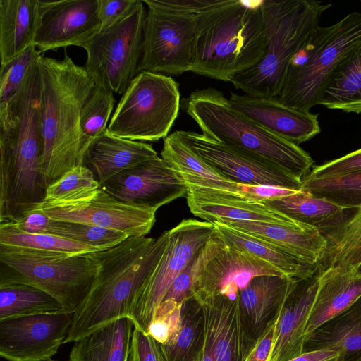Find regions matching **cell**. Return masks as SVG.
I'll return each instance as SVG.
<instances>
[{
  "instance_id": "obj_1",
  "label": "cell",
  "mask_w": 361,
  "mask_h": 361,
  "mask_svg": "<svg viewBox=\"0 0 361 361\" xmlns=\"http://www.w3.org/2000/svg\"><path fill=\"white\" fill-rule=\"evenodd\" d=\"M129 237L116 245L88 253L97 266L90 290L73 313L64 343L75 342L118 319L130 318L140 288L161 258L169 240Z\"/></svg>"
},
{
  "instance_id": "obj_2",
  "label": "cell",
  "mask_w": 361,
  "mask_h": 361,
  "mask_svg": "<svg viewBox=\"0 0 361 361\" xmlns=\"http://www.w3.org/2000/svg\"><path fill=\"white\" fill-rule=\"evenodd\" d=\"M41 170L47 186L70 169L84 166L90 142L80 126V112L94 87L85 68L66 54L63 60L39 57Z\"/></svg>"
},
{
  "instance_id": "obj_3",
  "label": "cell",
  "mask_w": 361,
  "mask_h": 361,
  "mask_svg": "<svg viewBox=\"0 0 361 361\" xmlns=\"http://www.w3.org/2000/svg\"><path fill=\"white\" fill-rule=\"evenodd\" d=\"M261 1L204 0L196 21L190 72L229 82L264 56Z\"/></svg>"
},
{
  "instance_id": "obj_4",
  "label": "cell",
  "mask_w": 361,
  "mask_h": 361,
  "mask_svg": "<svg viewBox=\"0 0 361 361\" xmlns=\"http://www.w3.org/2000/svg\"><path fill=\"white\" fill-rule=\"evenodd\" d=\"M331 6L315 0L261 1L265 53L256 65L229 82L245 94L278 97L290 61Z\"/></svg>"
},
{
  "instance_id": "obj_5",
  "label": "cell",
  "mask_w": 361,
  "mask_h": 361,
  "mask_svg": "<svg viewBox=\"0 0 361 361\" xmlns=\"http://www.w3.org/2000/svg\"><path fill=\"white\" fill-rule=\"evenodd\" d=\"M183 102V109L204 135L259 154L300 179L313 168L314 161L307 152L235 111L221 92L197 90Z\"/></svg>"
},
{
  "instance_id": "obj_6",
  "label": "cell",
  "mask_w": 361,
  "mask_h": 361,
  "mask_svg": "<svg viewBox=\"0 0 361 361\" xmlns=\"http://www.w3.org/2000/svg\"><path fill=\"white\" fill-rule=\"evenodd\" d=\"M361 40V13L353 12L328 27H317L289 63L277 99L285 106L310 111L319 104L334 68Z\"/></svg>"
},
{
  "instance_id": "obj_7",
  "label": "cell",
  "mask_w": 361,
  "mask_h": 361,
  "mask_svg": "<svg viewBox=\"0 0 361 361\" xmlns=\"http://www.w3.org/2000/svg\"><path fill=\"white\" fill-rule=\"evenodd\" d=\"M97 266L87 254L74 255L0 245V286L20 283L54 298L68 312L87 295Z\"/></svg>"
},
{
  "instance_id": "obj_8",
  "label": "cell",
  "mask_w": 361,
  "mask_h": 361,
  "mask_svg": "<svg viewBox=\"0 0 361 361\" xmlns=\"http://www.w3.org/2000/svg\"><path fill=\"white\" fill-rule=\"evenodd\" d=\"M204 0H143L148 7L139 73L190 71L197 13Z\"/></svg>"
},
{
  "instance_id": "obj_9",
  "label": "cell",
  "mask_w": 361,
  "mask_h": 361,
  "mask_svg": "<svg viewBox=\"0 0 361 361\" xmlns=\"http://www.w3.org/2000/svg\"><path fill=\"white\" fill-rule=\"evenodd\" d=\"M179 108L176 81L166 75L142 71L123 94L106 130L124 139L158 141L168 136Z\"/></svg>"
},
{
  "instance_id": "obj_10",
  "label": "cell",
  "mask_w": 361,
  "mask_h": 361,
  "mask_svg": "<svg viewBox=\"0 0 361 361\" xmlns=\"http://www.w3.org/2000/svg\"><path fill=\"white\" fill-rule=\"evenodd\" d=\"M147 11L143 1L128 16L102 27L82 48L87 52L84 68L95 83L123 94L139 73Z\"/></svg>"
},
{
  "instance_id": "obj_11",
  "label": "cell",
  "mask_w": 361,
  "mask_h": 361,
  "mask_svg": "<svg viewBox=\"0 0 361 361\" xmlns=\"http://www.w3.org/2000/svg\"><path fill=\"white\" fill-rule=\"evenodd\" d=\"M169 232L166 250L140 288L132 307L134 327L146 333L174 279L215 234L212 223L193 219L183 220Z\"/></svg>"
},
{
  "instance_id": "obj_12",
  "label": "cell",
  "mask_w": 361,
  "mask_h": 361,
  "mask_svg": "<svg viewBox=\"0 0 361 361\" xmlns=\"http://www.w3.org/2000/svg\"><path fill=\"white\" fill-rule=\"evenodd\" d=\"M49 219L78 222L117 231L129 237L146 236L156 221V210L121 202L101 187L69 201L40 203L30 212Z\"/></svg>"
},
{
  "instance_id": "obj_13",
  "label": "cell",
  "mask_w": 361,
  "mask_h": 361,
  "mask_svg": "<svg viewBox=\"0 0 361 361\" xmlns=\"http://www.w3.org/2000/svg\"><path fill=\"white\" fill-rule=\"evenodd\" d=\"M176 132L195 153L237 183L302 190V179L259 154L225 145L202 133Z\"/></svg>"
},
{
  "instance_id": "obj_14",
  "label": "cell",
  "mask_w": 361,
  "mask_h": 361,
  "mask_svg": "<svg viewBox=\"0 0 361 361\" xmlns=\"http://www.w3.org/2000/svg\"><path fill=\"white\" fill-rule=\"evenodd\" d=\"M73 312H63L0 320V355L8 361H47L68 335Z\"/></svg>"
},
{
  "instance_id": "obj_15",
  "label": "cell",
  "mask_w": 361,
  "mask_h": 361,
  "mask_svg": "<svg viewBox=\"0 0 361 361\" xmlns=\"http://www.w3.org/2000/svg\"><path fill=\"white\" fill-rule=\"evenodd\" d=\"M102 27L99 0H39L34 45L39 52L81 47Z\"/></svg>"
},
{
  "instance_id": "obj_16",
  "label": "cell",
  "mask_w": 361,
  "mask_h": 361,
  "mask_svg": "<svg viewBox=\"0 0 361 361\" xmlns=\"http://www.w3.org/2000/svg\"><path fill=\"white\" fill-rule=\"evenodd\" d=\"M100 186L121 202L156 211L187 194L183 181L159 156L114 176Z\"/></svg>"
},
{
  "instance_id": "obj_17",
  "label": "cell",
  "mask_w": 361,
  "mask_h": 361,
  "mask_svg": "<svg viewBox=\"0 0 361 361\" xmlns=\"http://www.w3.org/2000/svg\"><path fill=\"white\" fill-rule=\"evenodd\" d=\"M261 275L284 276L264 260L224 243L199 275L192 298L197 301L219 295L236 299L255 277Z\"/></svg>"
},
{
  "instance_id": "obj_18",
  "label": "cell",
  "mask_w": 361,
  "mask_h": 361,
  "mask_svg": "<svg viewBox=\"0 0 361 361\" xmlns=\"http://www.w3.org/2000/svg\"><path fill=\"white\" fill-rule=\"evenodd\" d=\"M197 302L204 314V350L214 361H245L256 341L245 327L238 297L219 295Z\"/></svg>"
},
{
  "instance_id": "obj_19",
  "label": "cell",
  "mask_w": 361,
  "mask_h": 361,
  "mask_svg": "<svg viewBox=\"0 0 361 361\" xmlns=\"http://www.w3.org/2000/svg\"><path fill=\"white\" fill-rule=\"evenodd\" d=\"M228 101L244 116L298 145L320 132L317 115L286 106L277 97L231 92Z\"/></svg>"
},
{
  "instance_id": "obj_20",
  "label": "cell",
  "mask_w": 361,
  "mask_h": 361,
  "mask_svg": "<svg viewBox=\"0 0 361 361\" xmlns=\"http://www.w3.org/2000/svg\"><path fill=\"white\" fill-rule=\"evenodd\" d=\"M319 284L317 273L298 279L281 310L268 361H289L304 353L306 326Z\"/></svg>"
},
{
  "instance_id": "obj_21",
  "label": "cell",
  "mask_w": 361,
  "mask_h": 361,
  "mask_svg": "<svg viewBox=\"0 0 361 361\" xmlns=\"http://www.w3.org/2000/svg\"><path fill=\"white\" fill-rule=\"evenodd\" d=\"M187 204L191 213L204 221H249L283 225L300 224L259 202L216 192L188 188Z\"/></svg>"
},
{
  "instance_id": "obj_22",
  "label": "cell",
  "mask_w": 361,
  "mask_h": 361,
  "mask_svg": "<svg viewBox=\"0 0 361 361\" xmlns=\"http://www.w3.org/2000/svg\"><path fill=\"white\" fill-rule=\"evenodd\" d=\"M298 281L286 276L261 275L239 293L243 319L253 340L259 338L278 314Z\"/></svg>"
},
{
  "instance_id": "obj_23",
  "label": "cell",
  "mask_w": 361,
  "mask_h": 361,
  "mask_svg": "<svg viewBox=\"0 0 361 361\" xmlns=\"http://www.w3.org/2000/svg\"><path fill=\"white\" fill-rule=\"evenodd\" d=\"M267 240L287 251L299 260L316 267L322 258L326 240L317 228L300 223L283 225L249 221H218Z\"/></svg>"
},
{
  "instance_id": "obj_24",
  "label": "cell",
  "mask_w": 361,
  "mask_h": 361,
  "mask_svg": "<svg viewBox=\"0 0 361 361\" xmlns=\"http://www.w3.org/2000/svg\"><path fill=\"white\" fill-rule=\"evenodd\" d=\"M161 156L176 171L187 189L204 190L242 198L238 183L195 153L176 131L164 138Z\"/></svg>"
},
{
  "instance_id": "obj_25",
  "label": "cell",
  "mask_w": 361,
  "mask_h": 361,
  "mask_svg": "<svg viewBox=\"0 0 361 361\" xmlns=\"http://www.w3.org/2000/svg\"><path fill=\"white\" fill-rule=\"evenodd\" d=\"M157 156L152 145L118 137L106 130L88 145L84 166L97 176L101 185L114 176Z\"/></svg>"
},
{
  "instance_id": "obj_26",
  "label": "cell",
  "mask_w": 361,
  "mask_h": 361,
  "mask_svg": "<svg viewBox=\"0 0 361 361\" xmlns=\"http://www.w3.org/2000/svg\"><path fill=\"white\" fill-rule=\"evenodd\" d=\"M323 350L336 352L338 361H361V296L307 337L304 353Z\"/></svg>"
},
{
  "instance_id": "obj_27",
  "label": "cell",
  "mask_w": 361,
  "mask_h": 361,
  "mask_svg": "<svg viewBox=\"0 0 361 361\" xmlns=\"http://www.w3.org/2000/svg\"><path fill=\"white\" fill-rule=\"evenodd\" d=\"M317 274L319 284L307 323L305 340L313 331L361 296V274L357 271L328 269Z\"/></svg>"
},
{
  "instance_id": "obj_28",
  "label": "cell",
  "mask_w": 361,
  "mask_h": 361,
  "mask_svg": "<svg viewBox=\"0 0 361 361\" xmlns=\"http://www.w3.org/2000/svg\"><path fill=\"white\" fill-rule=\"evenodd\" d=\"M212 224L216 235L226 245L264 260L286 276L305 279L316 273L315 267L302 262L267 240L224 223Z\"/></svg>"
},
{
  "instance_id": "obj_29",
  "label": "cell",
  "mask_w": 361,
  "mask_h": 361,
  "mask_svg": "<svg viewBox=\"0 0 361 361\" xmlns=\"http://www.w3.org/2000/svg\"><path fill=\"white\" fill-rule=\"evenodd\" d=\"M39 6V0H0L1 66L34 45Z\"/></svg>"
},
{
  "instance_id": "obj_30",
  "label": "cell",
  "mask_w": 361,
  "mask_h": 361,
  "mask_svg": "<svg viewBox=\"0 0 361 361\" xmlns=\"http://www.w3.org/2000/svg\"><path fill=\"white\" fill-rule=\"evenodd\" d=\"M133 329L128 317L102 326L74 342L69 361H128Z\"/></svg>"
},
{
  "instance_id": "obj_31",
  "label": "cell",
  "mask_w": 361,
  "mask_h": 361,
  "mask_svg": "<svg viewBox=\"0 0 361 361\" xmlns=\"http://www.w3.org/2000/svg\"><path fill=\"white\" fill-rule=\"evenodd\" d=\"M319 104L361 113V40L348 50L330 75Z\"/></svg>"
},
{
  "instance_id": "obj_32",
  "label": "cell",
  "mask_w": 361,
  "mask_h": 361,
  "mask_svg": "<svg viewBox=\"0 0 361 361\" xmlns=\"http://www.w3.org/2000/svg\"><path fill=\"white\" fill-rule=\"evenodd\" d=\"M262 203L293 220L314 226L322 233L341 224L353 209L303 190Z\"/></svg>"
},
{
  "instance_id": "obj_33",
  "label": "cell",
  "mask_w": 361,
  "mask_h": 361,
  "mask_svg": "<svg viewBox=\"0 0 361 361\" xmlns=\"http://www.w3.org/2000/svg\"><path fill=\"white\" fill-rule=\"evenodd\" d=\"M12 223L27 231L51 234L100 250L112 247L128 238L121 233L103 228L51 219L35 211Z\"/></svg>"
},
{
  "instance_id": "obj_34",
  "label": "cell",
  "mask_w": 361,
  "mask_h": 361,
  "mask_svg": "<svg viewBox=\"0 0 361 361\" xmlns=\"http://www.w3.org/2000/svg\"><path fill=\"white\" fill-rule=\"evenodd\" d=\"M204 344V322L200 304L191 298L183 302L177 330L160 344L165 361H201Z\"/></svg>"
},
{
  "instance_id": "obj_35",
  "label": "cell",
  "mask_w": 361,
  "mask_h": 361,
  "mask_svg": "<svg viewBox=\"0 0 361 361\" xmlns=\"http://www.w3.org/2000/svg\"><path fill=\"white\" fill-rule=\"evenodd\" d=\"M66 312L52 296L30 285L0 286V320Z\"/></svg>"
},
{
  "instance_id": "obj_36",
  "label": "cell",
  "mask_w": 361,
  "mask_h": 361,
  "mask_svg": "<svg viewBox=\"0 0 361 361\" xmlns=\"http://www.w3.org/2000/svg\"><path fill=\"white\" fill-rule=\"evenodd\" d=\"M0 245L74 255L102 250L51 234L27 231L12 222L0 223Z\"/></svg>"
},
{
  "instance_id": "obj_37",
  "label": "cell",
  "mask_w": 361,
  "mask_h": 361,
  "mask_svg": "<svg viewBox=\"0 0 361 361\" xmlns=\"http://www.w3.org/2000/svg\"><path fill=\"white\" fill-rule=\"evenodd\" d=\"M302 190L354 209L361 205V171L322 178L305 176L302 178Z\"/></svg>"
},
{
  "instance_id": "obj_38",
  "label": "cell",
  "mask_w": 361,
  "mask_h": 361,
  "mask_svg": "<svg viewBox=\"0 0 361 361\" xmlns=\"http://www.w3.org/2000/svg\"><path fill=\"white\" fill-rule=\"evenodd\" d=\"M114 92L102 84L95 83L80 112V126L85 139L91 141L106 131L113 111Z\"/></svg>"
},
{
  "instance_id": "obj_39",
  "label": "cell",
  "mask_w": 361,
  "mask_h": 361,
  "mask_svg": "<svg viewBox=\"0 0 361 361\" xmlns=\"http://www.w3.org/2000/svg\"><path fill=\"white\" fill-rule=\"evenodd\" d=\"M224 243L216 235L204 244L192 257L186 267L172 283L163 301L178 303L192 298L194 285L207 263L220 250ZM162 301V302H163Z\"/></svg>"
},
{
  "instance_id": "obj_40",
  "label": "cell",
  "mask_w": 361,
  "mask_h": 361,
  "mask_svg": "<svg viewBox=\"0 0 361 361\" xmlns=\"http://www.w3.org/2000/svg\"><path fill=\"white\" fill-rule=\"evenodd\" d=\"M100 187L94 173L88 167L78 166L70 169L47 186L42 202L53 203L76 200Z\"/></svg>"
},
{
  "instance_id": "obj_41",
  "label": "cell",
  "mask_w": 361,
  "mask_h": 361,
  "mask_svg": "<svg viewBox=\"0 0 361 361\" xmlns=\"http://www.w3.org/2000/svg\"><path fill=\"white\" fill-rule=\"evenodd\" d=\"M41 54L31 45L8 63L1 66L0 103L11 98L23 80L29 68Z\"/></svg>"
},
{
  "instance_id": "obj_42",
  "label": "cell",
  "mask_w": 361,
  "mask_h": 361,
  "mask_svg": "<svg viewBox=\"0 0 361 361\" xmlns=\"http://www.w3.org/2000/svg\"><path fill=\"white\" fill-rule=\"evenodd\" d=\"M183 303L163 301L157 307L147 334L160 344L167 341L177 330L181 318Z\"/></svg>"
},
{
  "instance_id": "obj_43",
  "label": "cell",
  "mask_w": 361,
  "mask_h": 361,
  "mask_svg": "<svg viewBox=\"0 0 361 361\" xmlns=\"http://www.w3.org/2000/svg\"><path fill=\"white\" fill-rule=\"evenodd\" d=\"M128 361H165L160 343L149 334L134 327Z\"/></svg>"
},
{
  "instance_id": "obj_44",
  "label": "cell",
  "mask_w": 361,
  "mask_h": 361,
  "mask_svg": "<svg viewBox=\"0 0 361 361\" xmlns=\"http://www.w3.org/2000/svg\"><path fill=\"white\" fill-rule=\"evenodd\" d=\"M357 171H361V149L314 166L306 176L310 178H322Z\"/></svg>"
},
{
  "instance_id": "obj_45",
  "label": "cell",
  "mask_w": 361,
  "mask_h": 361,
  "mask_svg": "<svg viewBox=\"0 0 361 361\" xmlns=\"http://www.w3.org/2000/svg\"><path fill=\"white\" fill-rule=\"evenodd\" d=\"M139 2L140 0H99L102 27L112 25L128 16Z\"/></svg>"
},
{
  "instance_id": "obj_46",
  "label": "cell",
  "mask_w": 361,
  "mask_h": 361,
  "mask_svg": "<svg viewBox=\"0 0 361 361\" xmlns=\"http://www.w3.org/2000/svg\"><path fill=\"white\" fill-rule=\"evenodd\" d=\"M238 187L243 199L259 203L270 199L288 195L298 191L267 185L238 183Z\"/></svg>"
},
{
  "instance_id": "obj_47",
  "label": "cell",
  "mask_w": 361,
  "mask_h": 361,
  "mask_svg": "<svg viewBox=\"0 0 361 361\" xmlns=\"http://www.w3.org/2000/svg\"><path fill=\"white\" fill-rule=\"evenodd\" d=\"M281 309L268 324L262 334L256 341L245 361L269 360L274 337L275 328L279 318Z\"/></svg>"
},
{
  "instance_id": "obj_48",
  "label": "cell",
  "mask_w": 361,
  "mask_h": 361,
  "mask_svg": "<svg viewBox=\"0 0 361 361\" xmlns=\"http://www.w3.org/2000/svg\"><path fill=\"white\" fill-rule=\"evenodd\" d=\"M289 361H338V354L331 350L305 352Z\"/></svg>"
},
{
  "instance_id": "obj_49",
  "label": "cell",
  "mask_w": 361,
  "mask_h": 361,
  "mask_svg": "<svg viewBox=\"0 0 361 361\" xmlns=\"http://www.w3.org/2000/svg\"><path fill=\"white\" fill-rule=\"evenodd\" d=\"M357 271L361 274V265L360 266Z\"/></svg>"
},
{
  "instance_id": "obj_50",
  "label": "cell",
  "mask_w": 361,
  "mask_h": 361,
  "mask_svg": "<svg viewBox=\"0 0 361 361\" xmlns=\"http://www.w3.org/2000/svg\"><path fill=\"white\" fill-rule=\"evenodd\" d=\"M47 361H55V360H47Z\"/></svg>"
}]
</instances>
